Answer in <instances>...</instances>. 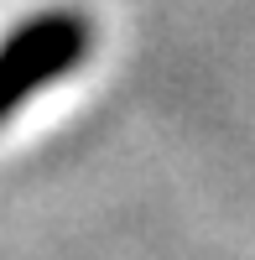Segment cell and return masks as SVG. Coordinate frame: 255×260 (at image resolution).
<instances>
[{
  "label": "cell",
  "mask_w": 255,
  "mask_h": 260,
  "mask_svg": "<svg viewBox=\"0 0 255 260\" xmlns=\"http://www.w3.org/2000/svg\"><path fill=\"white\" fill-rule=\"evenodd\" d=\"M89 52V21L78 11H42L0 42V120L16 115L42 83L73 73Z\"/></svg>",
  "instance_id": "1"
}]
</instances>
